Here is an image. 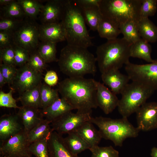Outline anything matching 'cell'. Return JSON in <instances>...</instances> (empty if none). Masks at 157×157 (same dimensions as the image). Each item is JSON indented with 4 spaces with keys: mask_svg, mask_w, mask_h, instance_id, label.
<instances>
[{
    "mask_svg": "<svg viewBox=\"0 0 157 157\" xmlns=\"http://www.w3.org/2000/svg\"><path fill=\"white\" fill-rule=\"evenodd\" d=\"M157 10V0H142L140 10V18H149L153 16Z\"/></svg>",
    "mask_w": 157,
    "mask_h": 157,
    "instance_id": "cell-38",
    "label": "cell"
},
{
    "mask_svg": "<svg viewBox=\"0 0 157 157\" xmlns=\"http://www.w3.org/2000/svg\"><path fill=\"white\" fill-rule=\"evenodd\" d=\"M132 43L123 38L108 40L97 48L96 57L101 74L119 70L129 61Z\"/></svg>",
    "mask_w": 157,
    "mask_h": 157,
    "instance_id": "cell-4",
    "label": "cell"
},
{
    "mask_svg": "<svg viewBox=\"0 0 157 157\" xmlns=\"http://www.w3.org/2000/svg\"><path fill=\"white\" fill-rule=\"evenodd\" d=\"M97 31L100 37L106 38L107 40L117 38L121 33L118 26L103 17L99 24Z\"/></svg>",
    "mask_w": 157,
    "mask_h": 157,
    "instance_id": "cell-28",
    "label": "cell"
},
{
    "mask_svg": "<svg viewBox=\"0 0 157 157\" xmlns=\"http://www.w3.org/2000/svg\"><path fill=\"white\" fill-rule=\"evenodd\" d=\"M24 19L0 17V31L14 33L23 22Z\"/></svg>",
    "mask_w": 157,
    "mask_h": 157,
    "instance_id": "cell-40",
    "label": "cell"
},
{
    "mask_svg": "<svg viewBox=\"0 0 157 157\" xmlns=\"http://www.w3.org/2000/svg\"><path fill=\"white\" fill-rule=\"evenodd\" d=\"M151 46L149 42L141 38L132 44L130 49V57L142 59L149 63L154 62L155 60L151 58Z\"/></svg>",
    "mask_w": 157,
    "mask_h": 157,
    "instance_id": "cell-25",
    "label": "cell"
},
{
    "mask_svg": "<svg viewBox=\"0 0 157 157\" xmlns=\"http://www.w3.org/2000/svg\"><path fill=\"white\" fill-rule=\"evenodd\" d=\"M27 133L24 130L0 142V156L4 157L32 156L28 150Z\"/></svg>",
    "mask_w": 157,
    "mask_h": 157,
    "instance_id": "cell-12",
    "label": "cell"
},
{
    "mask_svg": "<svg viewBox=\"0 0 157 157\" xmlns=\"http://www.w3.org/2000/svg\"><path fill=\"white\" fill-rule=\"evenodd\" d=\"M56 44V43L49 41H42L40 43L37 50L46 63L58 62Z\"/></svg>",
    "mask_w": 157,
    "mask_h": 157,
    "instance_id": "cell-30",
    "label": "cell"
},
{
    "mask_svg": "<svg viewBox=\"0 0 157 157\" xmlns=\"http://www.w3.org/2000/svg\"><path fill=\"white\" fill-rule=\"evenodd\" d=\"M151 157H157V148L154 147L151 149Z\"/></svg>",
    "mask_w": 157,
    "mask_h": 157,
    "instance_id": "cell-49",
    "label": "cell"
},
{
    "mask_svg": "<svg viewBox=\"0 0 157 157\" xmlns=\"http://www.w3.org/2000/svg\"><path fill=\"white\" fill-rule=\"evenodd\" d=\"M48 137L30 144L28 147L30 153L35 157H49L47 144Z\"/></svg>",
    "mask_w": 157,
    "mask_h": 157,
    "instance_id": "cell-35",
    "label": "cell"
},
{
    "mask_svg": "<svg viewBox=\"0 0 157 157\" xmlns=\"http://www.w3.org/2000/svg\"><path fill=\"white\" fill-rule=\"evenodd\" d=\"M17 69L15 66L0 63V70L9 86L13 83L16 76Z\"/></svg>",
    "mask_w": 157,
    "mask_h": 157,
    "instance_id": "cell-42",
    "label": "cell"
},
{
    "mask_svg": "<svg viewBox=\"0 0 157 157\" xmlns=\"http://www.w3.org/2000/svg\"><path fill=\"white\" fill-rule=\"evenodd\" d=\"M46 84L51 87L56 85L58 83V77L56 72L52 70L48 71L44 78Z\"/></svg>",
    "mask_w": 157,
    "mask_h": 157,
    "instance_id": "cell-45",
    "label": "cell"
},
{
    "mask_svg": "<svg viewBox=\"0 0 157 157\" xmlns=\"http://www.w3.org/2000/svg\"><path fill=\"white\" fill-rule=\"evenodd\" d=\"M142 0H101L99 8L103 17L120 26L140 18Z\"/></svg>",
    "mask_w": 157,
    "mask_h": 157,
    "instance_id": "cell-6",
    "label": "cell"
},
{
    "mask_svg": "<svg viewBox=\"0 0 157 157\" xmlns=\"http://www.w3.org/2000/svg\"><path fill=\"white\" fill-rule=\"evenodd\" d=\"M97 101L99 107L106 114L112 112L117 107L119 100L116 95L103 83L96 81Z\"/></svg>",
    "mask_w": 157,
    "mask_h": 157,
    "instance_id": "cell-15",
    "label": "cell"
},
{
    "mask_svg": "<svg viewBox=\"0 0 157 157\" xmlns=\"http://www.w3.org/2000/svg\"><path fill=\"white\" fill-rule=\"evenodd\" d=\"M1 6L0 17L17 19L26 17L17 1L13 0L7 5Z\"/></svg>",
    "mask_w": 157,
    "mask_h": 157,
    "instance_id": "cell-31",
    "label": "cell"
},
{
    "mask_svg": "<svg viewBox=\"0 0 157 157\" xmlns=\"http://www.w3.org/2000/svg\"><path fill=\"white\" fill-rule=\"evenodd\" d=\"M154 91L149 87L137 82L129 83L121 93V98L117 107L119 112L122 117L128 118L146 102Z\"/></svg>",
    "mask_w": 157,
    "mask_h": 157,
    "instance_id": "cell-7",
    "label": "cell"
},
{
    "mask_svg": "<svg viewBox=\"0 0 157 157\" xmlns=\"http://www.w3.org/2000/svg\"><path fill=\"white\" fill-rule=\"evenodd\" d=\"M39 27L34 20L26 17L13 33L14 44L30 53L37 49L39 42Z\"/></svg>",
    "mask_w": 157,
    "mask_h": 157,
    "instance_id": "cell-8",
    "label": "cell"
},
{
    "mask_svg": "<svg viewBox=\"0 0 157 157\" xmlns=\"http://www.w3.org/2000/svg\"><path fill=\"white\" fill-rule=\"evenodd\" d=\"M24 130L17 114H5L0 118V141L7 140Z\"/></svg>",
    "mask_w": 157,
    "mask_h": 157,
    "instance_id": "cell-14",
    "label": "cell"
},
{
    "mask_svg": "<svg viewBox=\"0 0 157 157\" xmlns=\"http://www.w3.org/2000/svg\"><path fill=\"white\" fill-rule=\"evenodd\" d=\"M13 33L0 31V49L13 46Z\"/></svg>",
    "mask_w": 157,
    "mask_h": 157,
    "instance_id": "cell-44",
    "label": "cell"
},
{
    "mask_svg": "<svg viewBox=\"0 0 157 157\" xmlns=\"http://www.w3.org/2000/svg\"><path fill=\"white\" fill-rule=\"evenodd\" d=\"M141 38L149 42L157 41V26L148 17L140 18L137 21Z\"/></svg>",
    "mask_w": 157,
    "mask_h": 157,
    "instance_id": "cell-24",
    "label": "cell"
},
{
    "mask_svg": "<svg viewBox=\"0 0 157 157\" xmlns=\"http://www.w3.org/2000/svg\"><path fill=\"white\" fill-rule=\"evenodd\" d=\"M41 84L20 94L17 100L21 102L22 106H29L41 109L40 87Z\"/></svg>",
    "mask_w": 157,
    "mask_h": 157,
    "instance_id": "cell-29",
    "label": "cell"
},
{
    "mask_svg": "<svg viewBox=\"0 0 157 157\" xmlns=\"http://www.w3.org/2000/svg\"><path fill=\"white\" fill-rule=\"evenodd\" d=\"M27 64L34 69L41 73L46 69L48 66L37 49L30 53L29 58Z\"/></svg>",
    "mask_w": 157,
    "mask_h": 157,
    "instance_id": "cell-37",
    "label": "cell"
},
{
    "mask_svg": "<svg viewBox=\"0 0 157 157\" xmlns=\"http://www.w3.org/2000/svg\"><path fill=\"white\" fill-rule=\"evenodd\" d=\"M137 21L134 20L128 21L119 27L121 33L123 35V38L132 44L141 38L139 32Z\"/></svg>",
    "mask_w": 157,
    "mask_h": 157,
    "instance_id": "cell-33",
    "label": "cell"
},
{
    "mask_svg": "<svg viewBox=\"0 0 157 157\" xmlns=\"http://www.w3.org/2000/svg\"><path fill=\"white\" fill-rule=\"evenodd\" d=\"M91 113L69 112L52 122L51 127L53 131L61 135L68 134L75 131L83 123L90 121Z\"/></svg>",
    "mask_w": 157,
    "mask_h": 157,
    "instance_id": "cell-11",
    "label": "cell"
},
{
    "mask_svg": "<svg viewBox=\"0 0 157 157\" xmlns=\"http://www.w3.org/2000/svg\"><path fill=\"white\" fill-rule=\"evenodd\" d=\"M125 69L130 80L157 90V59L148 64L139 65L130 62Z\"/></svg>",
    "mask_w": 157,
    "mask_h": 157,
    "instance_id": "cell-9",
    "label": "cell"
},
{
    "mask_svg": "<svg viewBox=\"0 0 157 157\" xmlns=\"http://www.w3.org/2000/svg\"><path fill=\"white\" fill-rule=\"evenodd\" d=\"M42 78V73L34 69L26 63L17 69L16 76L10 87L21 94L41 84Z\"/></svg>",
    "mask_w": 157,
    "mask_h": 157,
    "instance_id": "cell-10",
    "label": "cell"
},
{
    "mask_svg": "<svg viewBox=\"0 0 157 157\" xmlns=\"http://www.w3.org/2000/svg\"><path fill=\"white\" fill-rule=\"evenodd\" d=\"M90 121L82 124L75 131L90 146L98 145L101 139V135Z\"/></svg>",
    "mask_w": 157,
    "mask_h": 157,
    "instance_id": "cell-22",
    "label": "cell"
},
{
    "mask_svg": "<svg viewBox=\"0 0 157 157\" xmlns=\"http://www.w3.org/2000/svg\"><path fill=\"white\" fill-rule=\"evenodd\" d=\"M0 157H4L0 156ZM33 157L32 156H27V157Z\"/></svg>",
    "mask_w": 157,
    "mask_h": 157,
    "instance_id": "cell-50",
    "label": "cell"
},
{
    "mask_svg": "<svg viewBox=\"0 0 157 157\" xmlns=\"http://www.w3.org/2000/svg\"><path fill=\"white\" fill-rule=\"evenodd\" d=\"M51 122L44 119L33 128L27 133V139L29 145L32 143L48 137L53 131Z\"/></svg>",
    "mask_w": 157,
    "mask_h": 157,
    "instance_id": "cell-26",
    "label": "cell"
},
{
    "mask_svg": "<svg viewBox=\"0 0 157 157\" xmlns=\"http://www.w3.org/2000/svg\"><path fill=\"white\" fill-rule=\"evenodd\" d=\"M26 17L34 20L40 13L43 5L34 0H17Z\"/></svg>",
    "mask_w": 157,
    "mask_h": 157,
    "instance_id": "cell-34",
    "label": "cell"
},
{
    "mask_svg": "<svg viewBox=\"0 0 157 157\" xmlns=\"http://www.w3.org/2000/svg\"><path fill=\"white\" fill-rule=\"evenodd\" d=\"M96 81L83 77H69L59 83L57 89L74 110L92 113V109L98 107Z\"/></svg>",
    "mask_w": 157,
    "mask_h": 157,
    "instance_id": "cell-1",
    "label": "cell"
},
{
    "mask_svg": "<svg viewBox=\"0 0 157 157\" xmlns=\"http://www.w3.org/2000/svg\"><path fill=\"white\" fill-rule=\"evenodd\" d=\"M0 59L3 64L15 66L13 46L0 49Z\"/></svg>",
    "mask_w": 157,
    "mask_h": 157,
    "instance_id": "cell-43",
    "label": "cell"
},
{
    "mask_svg": "<svg viewBox=\"0 0 157 157\" xmlns=\"http://www.w3.org/2000/svg\"><path fill=\"white\" fill-rule=\"evenodd\" d=\"M65 1L49 0L43 5L40 14V18L42 24L58 22L61 20Z\"/></svg>",
    "mask_w": 157,
    "mask_h": 157,
    "instance_id": "cell-17",
    "label": "cell"
},
{
    "mask_svg": "<svg viewBox=\"0 0 157 157\" xmlns=\"http://www.w3.org/2000/svg\"><path fill=\"white\" fill-rule=\"evenodd\" d=\"M58 92V89H53L47 84L42 83L40 87L41 109L48 107L59 98Z\"/></svg>",
    "mask_w": 157,
    "mask_h": 157,
    "instance_id": "cell-32",
    "label": "cell"
},
{
    "mask_svg": "<svg viewBox=\"0 0 157 157\" xmlns=\"http://www.w3.org/2000/svg\"><path fill=\"white\" fill-rule=\"evenodd\" d=\"M14 61L15 66L21 67L26 64L28 61L30 52L26 49L14 44Z\"/></svg>",
    "mask_w": 157,
    "mask_h": 157,
    "instance_id": "cell-39",
    "label": "cell"
},
{
    "mask_svg": "<svg viewBox=\"0 0 157 157\" xmlns=\"http://www.w3.org/2000/svg\"><path fill=\"white\" fill-rule=\"evenodd\" d=\"M61 22L67 44L86 48L93 46L81 9L74 0H65Z\"/></svg>",
    "mask_w": 157,
    "mask_h": 157,
    "instance_id": "cell-3",
    "label": "cell"
},
{
    "mask_svg": "<svg viewBox=\"0 0 157 157\" xmlns=\"http://www.w3.org/2000/svg\"><path fill=\"white\" fill-rule=\"evenodd\" d=\"M90 121L98 127L102 138L111 141L116 146L122 147L127 138L137 137L140 131L126 117L113 119L102 116L92 117Z\"/></svg>",
    "mask_w": 157,
    "mask_h": 157,
    "instance_id": "cell-5",
    "label": "cell"
},
{
    "mask_svg": "<svg viewBox=\"0 0 157 157\" xmlns=\"http://www.w3.org/2000/svg\"><path fill=\"white\" fill-rule=\"evenodd\" d=\"M41 110L44 118L51 122L74 109L65 99L59 97L48 107Z\"/></svg>",
    "mask_w": 157,
    "mask_h": 157,
    "instance_id": "cell-21",
    "label": "cell"
},
{
    "mask_svg": "<svg viewBox=\"0 0 157 157\" xmlns=\"http://www.w3.org/2000/svg\"><path fill=\"white\" fill-rule=\"evenodd\" d=\"M77 4L80 8L85 23L90 29L93 31H97L99 24L103 17L99 6Z\"/></svg>",
    "mask_w": 157,
    "mask_h": 157,
    "instance_id": "cell-23",
    "label": "cell"
},
{
    "mask_svg": "<svg viewBox=\"0 0 157 157\" xmlns=\"http://www.w3.org/2000/svg\"><path fill=\"white\" fill-rule=\"evenodd\" d=\"M137 128L148 131L157 128V102H146L135 113Z\"/></svg>",
    "mask_w": 157,
    "mask_h": 157,
    "instance_id": "cell-13",
    "label": "cell"
},
{
    "mask_svg": "<svg viewBox=\"0 0 157 157\" xmlns=\"http://www.w3.org/2000/svg\"><path fill=\"white\" fill-rule=\"evenodd\" d=\"M13 90L10 89L9 92L5 93L2 90L0 91V106L8 108H17L18 106L16 104L17 100L12 96Z\"/></svg>",
    "mask_w": 157,
    "mask_h": 157,
    "instance_id": "cell-41",
    "label": "cell"
},
{
    "mask_svg": "<svg viewBox=\"0 0 157 157\" xmlns=\"http://www.w3.org/2000/svg\"><path fill=\"white\" fill-rule=\"evenodd\" d=\"M96 58L87 48L67 44L61 50L58 60L60 71L69 77L94 75Z\"/></svg>",
    "mask_w": 157,
    "mask_h": 157,
    "instance_id": "cell-2",
    "label": "cell"
},
{
    "mask_svg": "<svg viewBox=\"0 0 157 157\" xmlns=\"http://www.w3.org/2000/svg\"><path fill=\"white\" fill-rule=\"evenodd\" d=\"M47 144L49 157H78L70 151L62 135L55 131L50 134Z\"/></svg>",
    "mask_w": 157,
    "mask_h": 157,
    "instance_id": "cell-20",
    "label": "cell"
},
{
    "mask_svg": "<svg viewBox=\"0 0 157 157\" xmlns=\"http://www.w3.org/2000/svg\"><path fill=\"white\" fill-rule=\"evenodd\" d=\"M6 83H7V81L3 76L2 72L0 70V87L2 88Z\"/></svg>",
    "mask_w": 157,
    "mask_h": 157,
    "instance_id": "cell-47",
    "label": "cell"
},
{
    "mask_svg": "<svg viewBox=\"0 0 157 157\" xmlns=\"http://www.w3.org/2000/svg\"><path fill=\"white\" fill-rule=\"evenodd\" d=\"M39 39L41 41L57 43L66 40L64 27L60 22L40 25Z\"/></svg>",
    "mask_w": 157,
    "mask_h": 157,
    "instance_id": "cell-16",
    "label": "cell"
},
{
    "mask_svg": "<svg viewBox=\"0 0 157 157\" xmlns=\"http://www.w3.org/2000/svg\"><path fill=\"white\" fill-rule=\"evenodd\" d=\"M17 113L27 133L44 119L41 109L33 107H19Z\"/></svg>",
    "mask_w": 157,
    "mask_h": 157,
    "instance_id": "cell-18",
    "label": "cell"
},
{
    "mask_svg": "<svg viewBox=\"0 0 157 157\" xmlns=\"http://www.w3.org/2000/svg\"><path fill=\"white\" fill-rule=\"evenodd\" d=\"M67 134L64 140L68 149L74 155L78 156L90 148V145L76 132H71Z\"/></svg>",
    "mask_w": 157,
    "mask_h": 157,
    "instance_id": "cell-27",
    "label": "cell"
},
{
    "mask_svg": "<svg viewBox=\"0 0 157 157\" xmlns=\"http://www.w3.org/2000/svg\"><path fill=\"white\" fill-rule=\"evenodd\" d=\"M77 4L83 6H99L101 0H74Z\"/></svg>",
    "mask_w": 157,
    "mask_h": 157,
    "instance_id": "cell-46",
    "label": "cell"
},
{
    "mask_svg": "<svg viewBox=\"0 0 157 157\" xmlns=\"http://www.w3.org/2000/svg\"><path fill=\"white\" fill-rule=\"evenodd\" d=\"M13 1V0H0V4L1 6L7 5Z\"/></svg>",
    "mask_w": 157,
    "mask_h": 157,
    "instance_id": "cell-48",
    "label": "cell"
},
{
    "mask_svg": "<svg viewBox=\"0 0 157 157\" xmlns=\"http://www.w3.org/2000/svg\"><path fill=\"white\" fill-rule=\"evenodd\" d=\"M101 78L104 83L116 95L121 93L130 80L127 75L122 73L118 69L110 70L103 73L101 74Z\"/></svg>",
    "mask_w": 157,
    "mask_h": 157,
    "instance_id": "cell-19",
    "label": "cell"
},
{
    "mask_svg": "<svg viewBox=\"0 0 157 157\" xmlns=\"http://www.w3.org/2000/svg\"><path fill=\"white\" fill-rule=\"evenodd\" d=\"M91 157H119V153L111 146L101 147L98 145L91 147Z\"/></svg>",
    "mask_w": 157,
    "mask_h": 157,
    "instance_id": "cell-36",
    "label": "cell"
}]
</instances>
